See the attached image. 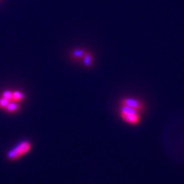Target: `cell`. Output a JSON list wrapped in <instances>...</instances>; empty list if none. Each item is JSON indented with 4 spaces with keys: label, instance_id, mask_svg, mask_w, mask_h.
Masks as SVG:
<instances>
[{
    "label": "cell",
    "instance_id": "2",
    "mask_svg": "<svg viewBox=\"0 0 184 184\" xmlns=\"http://www.w3.org/2000/svg\"><path fill=\"white\" fill-rule=\"evenodd\" d=\"M140 112L137 110L131 108L130 107L125 106V105H120L119 108V115L121 119L127 124L130 125H137L140 122L141 115Z\"/></svg>",
    "mask_w": 184,
    "mask_h": 184
},
{
    "label": "cell",
    "instance_id": "4",
    "mask_svg": "<svg viewBox=\"0 0 184 184\" xmlns=\"http://www.w3.org/2000/svg\"><path fill=\"white\" fill-rule=\"evenodd\" d=\"M24 97H25V95L22 93V91H13L12 98H11V101H10V102L20 103V102H22V101L24 100Z\"/></svg>",
    "mask_w": 184,
    "mask_h": 184
},
{
    "label": "cell",
    "instance_id": "6",
    "mask_svg": "<svg viewBox=\"0 0 184 184\" xmlns=\"http://www.w3.org/2000/svg\"><path fill=\"white\" fill-rule=\"evenodd\" d=\"M92 62V56L91 53H85L83 57V63L85 67H90Z\"/></svg>",
    "mask_w": 184,
    "mask_h": 184
},
{
    "label": "cell",
    "instance_id": "5",
    "mask_svg": "<svg viewBox=\"0 0 184 184\" xmlns=\"http://www.w3.org/2000/svg\"><path fill=\"white\" fill-rule=\"evenodd\" d=\"M20 109V104L17 102H10L9 103V105L6 107L5 108V111L8 112L9 113H15L18 110Z\"/></svg>",
    "mask_w": 184,
    "mask_h": 184
},
{
    "label": "cell",
    "instance_id": "7",
    "mask_svg": "<svg viewBox=\"0 0 184 184\" xmlns=\"http://www.w3.org/2000/svg\"><path fill=\"white\" fill-rule=\"evenodd\" d=\"M84 54H85V51L84 50H81V49H77V50H75L72 51V56L76 58V59H81L83 58L84 56Z\"/></svg>",
    "mask_w": 184,
    "mask_h": 184
},
{
    "label": "cell",
    "instance_id": "1",
    "mask_svg": "<svg viewBox=\"0 0 184 184\" xmlns=\"http://www.w3.org/2000/svg\"><path fill=\"white\" fill-rule=\"evenodd\" d=\"M32 149V142L29 141H22L9 150L7 153V159L10 161H16L26 155Z\"/></svg>",
    "mask_w": 184,
    "mask_h": 184
},
{
    "label": "cell",
    "instance_id": "8",
    "mask_svg": "<svg viewBox=\"0 0 184 184\" xmlns=\"http://www.w3.org/2000/svg\"><path fill=\"white\" fill-rule=\"evenodd\" d=\"M12 92L13 91H10V90H6V91H3V93L1 95V97L5 98L7 100H9V102L11 101V98H12Z\"/></svg>",
    "mask_w": 184,
    "mask_h": 184
},
{
    "label": "cell",
    "instance_id": "9",
    "mask_svg": "<svg viewBox=\"0 0 184 184\" xmlns=\"http://www.w3.org/2000/svg\"><path fill=\"white\" fill-rule=\"evenodd\" d=\"M9 102H9V100H7L5 98L0 97V108H1V109H5L6 107L9 105Z\"/></svg>",
    "mask_w": 184,
    "mask_h": 184
},
{
    "label": "cell",
    "instance_id": "3",
    "mask_svg": "<svg viewBox=\"0 0 184 184\" xmlns=\"http://www.w3.org/2000/svg\"><path fill=\"white\" fill-rule=\"evenodd\" d=\"M120 105L130 107L131 108H134L139 112H142V110H144V103L142 101L136 99V98H131V97L123 98L120 102Z\"/></svg>",
    "mask_w": 184,
    "mask_h": 184
}]
</instances>
